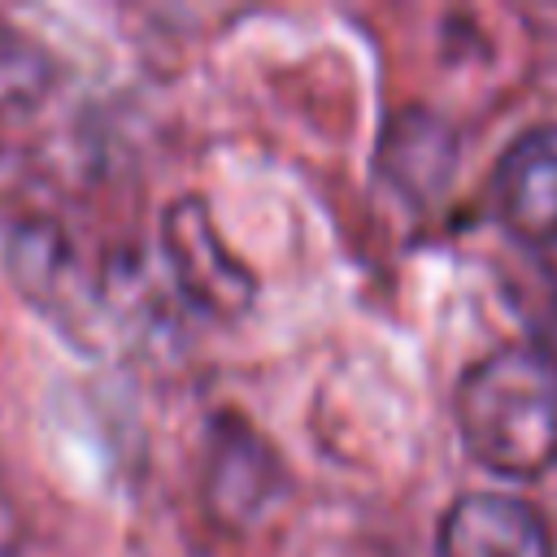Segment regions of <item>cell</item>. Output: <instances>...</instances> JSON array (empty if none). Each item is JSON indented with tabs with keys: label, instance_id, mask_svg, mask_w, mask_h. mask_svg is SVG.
<instances>
[{
	"label": "cell",
	"instance_id": "cell-1",
	"mask_svg": "<svg viewBox=\"0 0 557 557\" xmlns=\"http://www.w3.org/2000/svg\"><path fill=\"white\" fill-rule=\"evenodd\" d=\"M457 435L496 479H540L557 466V357L509 344L479 357L453 392Z\"/></svg>",
	"mask_w": 557,
	"mask_h": 557
},
{
	"label": "cell",
	"instance_id": "cell-4",
	"mask_svg": "<svg viewBox=\"0 0 557 557\" xmlns=\"http://www.w3.org/2000/svg\"><path fill=\"white\" fill-rule=\"evenodd\" d=\"M492 209L500 226L531 244H557V122L522 131L492 170Z\"/></svg>",
	"mask_w": 557,
	"mask_h": 557
},
{
	"label": "cell",
	"instance_id": "cell-2",
	"mask_svg": "<svg viewBox=\"0 0 557 557\" xmlns=\"http://www.w3.org/2000/svg\"><path fill=\"white\" fill-rule=\"evenodd\" d=\"M161 252L165 265L178 283V292L213 313V318H239L257 300V278L252 270L231 252L222 239L209 205L200 196H178L161 213Z\"/></svg>",
	"mask_w": 557,
	"mask_h": 557
},
{
	"label": "cell",
	"instance_id": "cell-6",
	"mask_svg": "<svg viewBox=\"0 0 557 557\" xmlns=\"http://www.w3.org/2000/svg\"><path fill=\"white\" fill-rule=\"evenodd\" d=\"M453 165H457V144H453V135L440 117L413 109V113L392 122V131H387V170L409 196L422 200V196L440 191L448 183Z\"/></svg>",
	"mask_w": 557,
	"mask_h": 557
},
{
	"label": "cell",
	"instance_id": "cell-5",
	"mask_svg": "<svg viewBox=\"0 0 557 557\" xmlns=\"http://www.w3.org/2000/svg\"><path fill=\"white\" fill-rule=\"evenodd\" d=\"M435 557H557V548L531 500L509 492H466L440 518Z\"/></svg>",
	"mask_w": 557,
	"mask_h": 557
},
{
	"label": "cell",
	"instance_id": "cell-7",
	"mask_svg": "<svg viewBox=\"0 0 557 557\" xmlns=\"http://www.w3.org/2000/svg\"><path fill=\"white\" fill-rule=\"evenodd\" d=\"M48 83H52L48 57L30 39H22V30L0 26V113L35 109Z\"/></svg>",
	"mask_w": 557,
	"mask_h": 557
},
{
	"label": "cell",
	"instance_id": "cell-3",
	"mask_svg": "<svg viewBox=\"0 0 557 557\" xmlns=\"http://www.w3.org/2000/svg\"><path fill=\"white\" fill-rule=\"evenodd\" d=\"M283 492V461L235 413H218L205 461V505L222 527L257 522Z\"/></svg>",
	"mask_w": 557,
	"mask_h": 557
}]
</instances>
